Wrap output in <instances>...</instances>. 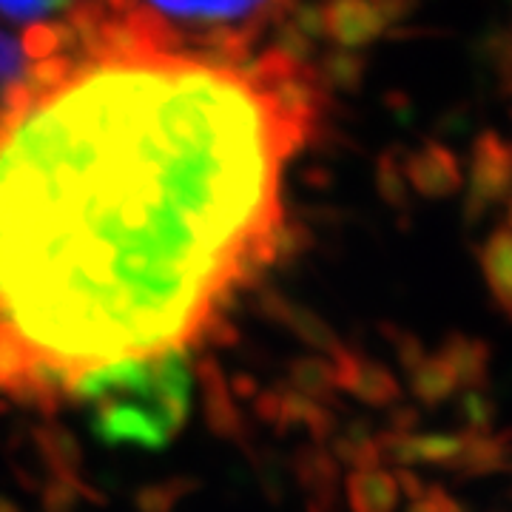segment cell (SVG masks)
I'll return each instance as SVG.
<instances>
[{
  "instance_id": "6da1fadb",
  "label": "cell",
  "mask_w": 512,
  "mask_h": 512,
  "mask_svg": "<svg viewBox=\"0 0 512 512\" xmlns=\"http://www.w3.org/2000/svg\"><path fill=\"white\" fill-rule=\"evenodd\" d=\"M322 86L268 52H92L0 109V325L69 393L83 373L208 336L276 262L279 180Z\"/></svg>"
},
{
  "instance_id": "7a4b0ae2",
  "label": "cell",
  "mask_w": 512,
  "mask_h": 512,
  "mask_svg": "<svg viewBox=\"0 0 512 512\" xmlns=\"http://www.w3.org/2000/svg\"><path fill=\"white\" fill-rule=\"evenodd\" d=\"M89 413V427L106 444L160 450L185 427L191 370L183 350L128 359L83 373L69 393Z\"/></svg>"
},
{
  "instance_id": "3957f363",
  "label": "cell",
  "mask_w": 512,
  "mask_h": 512,
  "mask_svg": "<svg viewBox=\"0 0 512 512\" xmlns=\"http://www.w3.org/2000/svg\"><path fill=\"white\" fill-rule=\"evenodd\" d=\"M148 18L157 20L177 46V32L194 35L208 55L222 63H242L256 32L291 0H143ZM180 52V46H177Z\"/></svg>"
},
{
  "instance_id": "277c9868",
  "label": "cell",
  "mask_w": 512,
  "mask_h": 512,
  "mask_svg": "<svg viewBox=\"0 0 512 512\" xmlns=\"http://www.w3.org/2000/svg\"><path fill=\"white\" fill-rule=\"evenodd\" d=\"M512 194V143L495 128H484L470 151V185L464 217L481 220Z\"/></svg>"
},
{
  "instance_id": "5b68a950",
  "label": "cell",
  "mask_w": 512,
  "mask_h": 512,
  "mask_svg": "<svg viewBox=\"0 0 512 512\" xmlns=\"http://www.w3.org/2000/svg\"><path fill=\"white\" fill-rule=\"evenodd\" d=\"M404 177L424 200H447L464 185L458 154L439 140H424L419 148L404 154Z\"/></svg>"
},
{
  "instance_id": "8992f818",
  "label": "cell",
  "mask_w": 512,
  "mask_h": 512,
  "mask_svg": "<svg viewBox=\"0 0 512 512\" xmlns=\"http://www.w3.org/2000/svg\"><path fill=\"white\" fill-rule=\"evenodd\" d=\"M336 384L350 396L370 407H396L402 404V384L393 376V370L365 353L345 348L336 359Z\"/></svg>"
},
{
  "instance_id": "52a82bcc",
  "label": "cell",
  "mask_w": 512,
  "mask_h": 512,
  "mask_svg": "<svg viewBox=\"0 0 512 512\" xmlns=\"http://www.w3.org/2000/svg\"><path fill=\"white\" fill-rule=\"evenodd\" d=\"M256 305H259V311L265 313L271 322L282 325L285 330H291L299 342H305L316 353H325L330 359H336L345 350V342L336 336V330L330 328L319 313H313L311 308L293 302L291 296H285L282 291H276V288L259 291Z\"/></svg>"
},
{
  "instance_id": "ba28073f",
  "label": "cell",
  "mask_w": 512,
  "mask_h": 512,
  "mask_svg": "<svg viewBox=\"0 0 512 512\" xmlns=\"http://www.w3.org/2000/svg\"><path fill=\"white\" fill-rule=\"evenodd\" d=\"M322 29L336 46L353 52L387 35L390 20L370 0H328L322 6Z\"/></svg>"
},
{
  "instance_id": "9c48e42d",
  "label": "cell",
  "mask_w": 512,
  "mask_h": 512,
  "mask_svg": "<svg viewBox=\"0 0 512 512\" xmlns=\"http://www.w3.org/2000/svg\"><path fill=\"white\" fill-rule=\"evenodd\" d=\"M441 362H447L456 373L458 387L464 390H487L490 384V365H493V348L487 339L467 336L461 330H450L439 345Z\"/></svg>"
},
{
  "instance_id": "30bf717a",
  "label": "cell",
  "mask_w": 512,
  "mask_h": 512,
  "mask_svg": "<svg viewBox=\"0 0 512 512\" xmlns=\"http://www.w3.org/2000/svg\"><path fill=\"white\" fill-rule=\"evenodd\" d=\"M512 467V430L507 433H461V453L450 467L458 478H487Z\"/></svg>"
},
{
  "instance_id": "8fae6325",
  "label": "cell",
  "mask_w": 512,
  "mask_h": 512,
  "mask_svg": "<svg viewBox=\"0 0 512 512\" xmlns=\"http://www.w3.org/2000/svg\"><path fill=\"white\" fill-rule=\"evenodd\" d=\"M293 470L302 490L311 495V507L325 512L336 504L339 490H342V473H339V461L330 456V450L313 441L305 444L293 458Z\"/></svg>"
},
{
  "instance_id": "7c38bea8",
  "label": "cell",
  "mask_w": 512,
  "mask_h": 512,
  "mask_svg": "<svg viewBox=\"0 0 512 512\" xmlns=\"http://www.w3.org/2000/svg\"><path fill=\"white\" fill-rule=\"evenodd\" d=\"M202 393H205V421L222 439H242L245 419L237 399L228 387V376L222 373L214 359L202 365Z\"/></svg>"
},
{
  "instance_id": "4fadbf2b",
  "label": "cell",
  "mask_w": 512,
  "mask_h": 512,
  "mask_svg": "<svg viewBox=\"0 0 512 512\" xmlns=\"http://www.w3.org/2000/svg\"><path fill=\"white\" fill-rule=\"evenodd\" d=\"M478 265L487 282V291L512 322V234L507 228H495L478 248Z\"/></svg>"
},
{
  "instance_id": "5bb4252c",
  "label": "cell",
  "mask_w": 512,
  "mask_h": 512,
  "mask_svg": "<svg viewBox=\"0 0 512 512\" xmlns=\"http://www.w3.org/2000/svg\"><path fill=\"white\" fill-rule=\"evenodd\" d=\"M350 512H393L399 507V484L387 470H362L345 478Z\"/></svg>"
},
{
  "instance_id": "9a60e30c",
  "label": "cell",
  "mask_w": 512,
  "mask_h": 512,
  "mask_svg": "<svg viewBox=\"0 0 512 512\" xmlns=\"http://www.w3.org/2000/svg\"><path fill=\"white\" fill-rule=\"evenodd\" d=\"M32 441L40 458L46 461V467L52 470V478H77L83 456L66 427H60L55 421H43L32 430Z\"/></svg>"
},
{
  "instance_id": "2e32d148",
  "label": "cell",
  "mask_w": 512,
  "mask_h": 512,
  "mask_svg": "<svg viewBox=\"0 0 512 512\" xmlns=\"http://www.w3.org/2000/svg\"><path fill=\"white\" fill-rule=\"evenodd\" d=\"M288 390L330 407L339 393L336 367L325 356H299L288 365Z\"/></svg>"
},
{
  "instance_id": "e0dca14e",
  "label": "cell",
  "mask_w": 512,
  "mask_h": 512,
  "mask_svg": "<svg viewBox=\"0 0 512 512\" xmlns=\"http://www.w3.org/2000/svg\"><path fill=\"white\" fill-rule=\"evenodd\" d=\"M330 456L336 458V461H342L345 467H350V473L379 470L384 464L376 433H370V427L362 424V421H353L342 433L336 430Z\"/></svg>"
},
{
  "instance_id": "ac0fdd59",
  "label": "cell",
  "mask_w": 512,
  "mask_h": 512,
  "mask_svg": "<svg viewBox=\"0 0 512 512\" xmlns=\"http://www.w3.org/2000/svg\"><path fill=\"white\" fill-rule=\"evenodd\" d=\"M407 382H410V393L424 407H441L461 390L456 373L450 370L447 362H441L439 356H427L416 370L407 373Z\"/></svg>"
},
{
  "instance_id": "d6986e66",
  "label": "cell",
  "mask_w": 512,
  "mask_h": 512,
  "mask_svg": "<svg viewBox=\"0 0 512 512\" xmlns=\"http://www.w3.org/2000/svg\"><path fill=\"white\" fill-rule=\"evenodd\" d=\"M322 89H336V92H359L367 72L365 55L350 52V49H336L319 60L313 69Z\"/></svg>"
},
{
  "instance_id": "ffe728a7",
  "label": "cell",
  "mask_w": 512,
  "mask_h": 512,
  "mask_svg": "<svg viewBox=\"0 0 512 512\" xmlns=\"http://www.w3.org/2000/svg\"><path fill=\"white\" fill-rule=\"evenodd\" d=\"M376 188L382 194V200L396 208L407 211L410 208V185L404 177V157L399 148H387L376 160Z\"/></svg>"
},
{
  "instance_id": "44dd1931",
  "label": "cell",
  "mask_w": 512,
  "mask_h": 512,
  "mask_svg": "<svg viewBox=\"0 0 512 512\" xmlns=\"http://www.w3.org/2000/svg\"><path fill=\"white\" fill-rule=\"evenodd\" d=\"M458 419L464 424L461 433L487 436V433H493V424L498 419V404L484 390H467L458 402Z\"/></svg>"
},
{
  "instance_id": "7402d4cb",
  "label": "cell",
  "mask_w": 512,
  "mask_h": 512,
  "mask_svg": "<svg viewBox=\"0 0 512 512\" xmlns=\"http://www.w3.org/2000/svg\"><path fill=\"white\" fill-rule=\"evenodd\" d=\"M185 493H188L185 478H168V481H157V484H148L143 490H137L134 501H137L140 512H174Z\"/></svg>"
},
{
  "instance_id": "603a6c76",
  "label": "cell",
  "mask_w": 512,
  "mask_h": 512,
  "mask_svg": "<svg viewBox=\"0 0 512 512\" xmlns=\"http://www.w3.org/2000/svg\"><path fill=\"white\" fill-rule=\"evenodd\" d=\"M382 336L390 342V348L396 353L399 365L404 367V373L416 370V367L427 359V350H424V342L413 330L396 328V325H382Z\"/></svg>"
},
{
  "instance_id": "cb8c5ba5",
  "label": "cell",
  "mask_w": 512,
  "mask_h": 512,
  "mask_svg": "<svg viewBox=\"0 0 512 512\" xmlns=\"http://www.w3.org/2000/svg\"><path fill=\"white\" fill-rule=\"evenodd\" d=\"M26 77V57L20 52V46L15 40L0 32V109H3V100L9 89L20 83Z\"/></svg>"
},
{
  "instance_id": "d4e9b609",
  "label": "cell",
  "mask_w": 512,
  "mask_h": 512,
  "mask_svg": "<svg viewBox=\"0 0 512 512\" xmlns=\"http://www.w3.org/2000/svg\"><path fill=\"white\" fill-rule=\"evenodd\" d=\"M69 0H0V12L15 20H37L66 9Z\"/></svg>"
},
{
  "instance_id": "484cf974",
  "label": "cell",
  "mask_w": 512,
  "mask_h": 512,
  "mask_svg": "<svg viewBox=\"0 0 512 512\" xmlns=\"http://www.w3.org/2000/svg\"><path fill=\"white\" fill-rule=\"evenodd\" d=\"M407 512H464V507L458 504L453 495L447 493L439 484H427V490L419 501H413Z\"/></svg>"
},
{
  "instance_id": "4316f807",
  "label": "cell",
  "mask_w": 512,
  "mask_h": 512,
  "mask_svg": "<svg viewBox=\"0 0 512 512\" xmlns=\"http://www.w3.org/2000/svg\"><path fill=\"white\" fill-rule=\"evenodd\" d=\"M421 424V413L416 407H410V404H396V407H390V413H387V430L390 433H402V436H410V433H416Z\"/></svg>"
},
{
  "instance_id": "83f0119b",
  "label": "cell",
  "mask_w": 512,
  "mask_h": 512,
  "mask_svg": "<svg viewBox=\"0 0 512 512\" xmlns=\"http://www.w3.org/2000/svg\"><path fill=\"white\" fill-rule=\"evenodd\" d=\"M393 478H396V484H399V493H404L410 498V504L419 501L421 495H424V490H427V484L421 481V476L413 467H399V470L393 473Z\"/></svg>"
},
{
  "instance_id": "f1b7e54d",
  "label": "cell",
  "mask_w": 512,
  "mask_h": 512,
  "mask_svg": "<svg viewBox=\"0 0 512 512\" xmlns=\"http://www.w3.org/2000/svg\"><path fill=\"white\" fill-rule=\"evenodd\" d=\"M370 3H376V6L382 9V15L390 20V26H393L396 20L407 18L410 9L416 6V0H370Z\"/></svg>"
},
{
  "instance_id": "f546056e",
  "label": "cell",
  "mask_w": 512,
  "mask_h": 512,
  "mask_svg": "<svg viewBox=\"0 0 512 512\" xmlns=\"http://www.w3.org/2000/svg\"><path fill=\"white\" fill-rule=\"evenodd\" d=\"M0 512H20V510L12 504V501H9V498H3V495H0Z\"/></svg>"
},
{
  "instance_id": "4dcf8cb0",
  "label": "cell",
  "mask_w": 512,
  "mask_h": 512,
  "mask_svg": "<svg viewBox=\"0 0 512 512\" xmlns=\"http://www.w3.org/2000/svg\"><path fill=\"white\" fill-rule=\"evenodd\" d=\"M507 222H510V228H507V231L512 234V200H510V208H507Z\"/></svg>"
},
{
  "instance_id": "1f68e13d",
  "label": "cell",
  "mask_w": 512,
  "mask_h": 512,
  "mask_svg": "<svg viewBox=\"0 0 512 512\" xmlns=\"http://www.w3.org/2000/svg\"><path fill=\"white\" fill-rule=\"evenodd\" d=\"M311 512H319V510H316V507H311Z\"/></svg>"
}]
</instances>
